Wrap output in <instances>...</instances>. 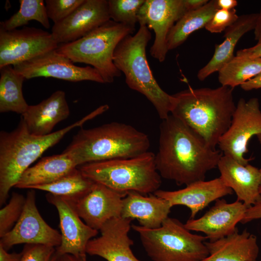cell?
I'll return each mask as SVG.
<instances>
[{
    "mask_svg": "<svg viewBox=\"0 0 261 261\" xmlns=\"http://www.w3.org/2000/svg\"><path fill=\"white\" fill-rule=\"evenodd\" d=\"M159 144L155 155L157 170L161 178L178 186L204 180L207 172L218 167L223 155L171 114L160 124Z\"/></svg>",
    "mask_w": 261,
    "mask_h": 261,
    "instance_id": "cell-1",
    "label": "cell"
},
{
    "mask_svg": "<svg viewBox=\"0 0 261 261\" xmlns=\"http://www.w3.org/2000/svg\"><path fill=\"white\" fill-rule=\"evenodd\" d=\"M171 114L200 135L216 149L221 136L229 128L236 109L233 88L191 87L172 95Z\"/></svg>",
    "mask_w": 261,
    "mask_h": 261,
    "instance_id": "cell-2",
    "label": "cell"
},
{
    "mask_svg": "<svg viewBox=\"0 0 261 261\" xmlns=\"http://www.w3.org/2000/svg\"><path fill=\"white\" fill-rule=\"evenodd\" d=\"M148 136L133 126L113 122L93 128L80 129L63 152L77 166L137 156L148 151Z\"/></svg>",
    "mask_w": 261,
    "mask_h": 261,
    "instance_id": "cell-3",
    "label": "cell"
},
{
    "mask_svg": "<svg viewBox=\"0 0 261 261\" xmlns=\"http://www.w3.org/2000/svg\"><path fill=\"white\" fill-rule=\"evenodd\" d=\"M99 115L95 110L80 120L46 135L30 133L22 117L14 130L0 132V205L23 173L47 149L57 144L72 129Z\"/></svg>",
    "mask_w": 261,
    "mask_h": 261,
    "instance_id": "cell-4",
    "label": "cell"
},
{
    "mask_svg": "<svg viewBox=\"0 0 261 261\" xmlns=\"http://www.w3.org/2000/svg\"><path fill=\"white\" fill-rule=\"evenodd\" d=\"M151 39L149 29L140 25L135 34L125 37L118 44L114 53L113 61L125 75L128 86L144 95L163 120L171 114L173 96L159 86L149 65L146 47Z\"/></svg>",
    "mask_w": 261,
    "mask_h": 261,
    "instance_id": "cell-5",
    "label": "cell"
},
{
    "mask_svg": "<svg viewBox=\"0 0 261 261\" xmlns=\"http://www.w3.org/2000/svg\"><path fill=\"white\" fill-rule=\"evenodd\" d=\"M78 168L94 182L124 193H154L161 183L155 154L149 151L132 158L88 163Z\"/></svg>",
    "mask_w": 261,
    "mask_h": 261,
    "instance_id": "cell-6",
    "label": "cell"
},
{
    "mask_svg": "<svg viewBox=\"0 0 261 261\" xmlns=\"http://www.w3.org/2000/svg\"><path fill=\"white\" fill-rule=\"evenodd\" d=\"M134 31L135 28L110 20L74 42L59 44L56 50L73 63L92 66L104 83H111L121 74L113 61L115 50L123 38Z\"/></svg>",
    "mask_w": 261,
    "mask_h": 261,
    "instance_id": "cell-7",
    "label": "cell"
},
{
    "mask_svg": "<svg viewBox=\"0 0 261 261\" xmlns=\"http://www.w3.org/2000/svg\"><path fill=\"white\" fill-rule=\"evenodd\" d=\"M131 228L153 261H201L208 255L206 236L191 233L176 218L168 217L156 229Z\"/></svg>",
    "mask_w": 261,
    "mask_h": 261,
    "instance_id": "cell-8",
    "label": "cell"
},
{
    "mask_svg": "<svg viewBox=\"0 0 261 261\" xmlns=\"http://www.w3.org/2000/svg\"><path fill=\"white\" fill-rule=\"evenodd\" d=\"M261 134V110L259 99L252 98L246 101L239 100L231 125L220 138L218 146L223 155L230 156L246 165L253 159H246L248 143L254 135Z\"/></svg>",
    "mask_w": 261,
    "mask_h": 261,
    "instance_id": "cell-9",
    "label": "cell"
},
{
    "mask_svg": "<svg viewBox=\"0 0 261 261\" xmlns=\"http://www.w3.org/2000/svg\"><path fill=\"white\" fill-rule=\"evenodd\" d=\"M58 45L51 33L41 29L24 26L22 29H0V68L55 50Z\"/></svg>",
    "mask_w": 261,
    "mask_h": 261,
    "instance_id": "cell-10",
    "label": "cell"
},
{
    "mask_svg": "<svg viewBox=\"0 0 261 261\" xmlns=\"http://www.w3.org/2000/svg\"><path fill=\"white\" fill-rule=\"evenodd\" d=\"M188 11L184 0H145L138 14V22L152 29L155 40L150 53L161 62L169 51L167 39L174 26Z\"/></svg>",
    "mask_w": 261,
    "mask_h": 261,
    "instance_id": "cell-11",
    "label": "cell"
},
{
    "mask_svg": "<svg viewBox=\"0 0 261 261\" xmlns=\"http://www.w3.org/2000/svg\"><path fill=\"white\" fill-rule=\"evenodd\" d=\"M13 66L26 79L44 77L71 82L91 81L104 83L100 73L93 67L77 66L56 49Z\"/></svg>",
    "mask_w": 261,
    "mask_h": 261,
    "instance_id": "cell-12",
    "label": "cell"
},
{
    "mask_svg": "<svg viewBox=\"0 0 261 261\" xmlns=\"http://www.w3.org/2000/svg\"><path fill=\"white\" fill-rule=\"evenodd\" d=\"M35 192L27 193L22 214L14 228L0 238V245L8 250L21 244H41L54 247L61 242V235L43 218L36 205Z\"/></svg>",
    "mask_w": 261,
    "mask_h": 261,
    "instance_id": "cell-13",
    "label": "cell"
},
{
    "mask_svg": "<svg viewBox=\"0 0 261 261\" xmlns=\"http://www.w3.org/2000/svg\"><path fill=\"white\" fill-rule=\"evenodd\" d=\"M45 197L47 202L57 208L59 219L61 242L56 248L55 253L58 256L86 255L87 244L98 234V231L82 220L73 199L49 193Z\"/></svg>",
    "mask_w": 261,
    "mask_h": 261,
    "instance_id": "cell-14",
    "label": "cell"
},
{
    "mask_svg": "<svg viewBox=\"0 0 261 261\" xmlns=\"http://www.w3.org/2000/svg\"><path fill=\"white\" fill-rule=\"evenodd\" d=\"M110 20L108 0H85L66 18L54 24L51 33L58 44L72 43Z\"/></svg>",
    "mask_w": 261,
    "mask_h": 261,
    "instance_id": "cell-15",
    "label": "cell"
},
{
    "mask_svg": "<svg viewBox=\"0 0 261 261\" xmlns=\"http://www.w3.org/2000/svg\"><path fill=\"white\" fill-rule=\"evenodd\" d=\"M132 220L120 217L108 221L100 229V236L89 241L86 253L107 261H140L131 249L133 242L129 232Z\"/></svg>",
    "mask_w": 261,
    "mask_h": 261,
    "instance_id": "cell-16",
    "label": "cell"
},
{
    "mask_svg": "<svg viewBox=\"0 0 261 261\" xmlns=\"http://www.w3.org/2000/svg\"><path fill=\"white\" fill-rule=\"evenodd\" d=\"M247 208L237 200L229 203L219 199L203 216L197 219L190 218L184 225L189 231L203 232L209 241H214L234 232Z\"/></svg>",
    "mask_w": 261,
    "mask_h": 261,
    "instance_id": "cell-17",
    "label": "cell"
},
{
    "mask_svg": "<svg viewBox=\"0 0 261 261\" xmlns=\"http://www.w3.org/2000/svg\"><path fill=\"white\" fill-rule=\"evenodd\" d=\"M126 194L95 182L88 193L73 200L82 219L90 227L99 231L109 220L121 217L123 199Z\"/></svg>",
    "mask_w": 261,
    "mask_h": 261,
    "instance_id": "cell-18",
    "label": "cell"
},
{
    "mask_svg": "<svg viewBox=\"0 0 261 261\" xmlns=\"http://www.w3.org/2000/svg\"><path fill=\"white\" fill-rule=\"evenodd\" d=\"M233 192L219 177L208 181H196L177 190L159 189L154 194L168 201L172 206L178 205L187 206L190 210V218H194L209 203L232 194Z\"/></svg>",
    "mask_w": 261,
    "mask_h": 261,
    "instance_id": "cell-19",
    "label": "cell"
},
{
    "mask_svg": "<svg viewBox=\"0 0 261 261\" xmlns=\"http://www.w3.org/2000/svg\"><path fill=\"white\" fill-rule=\"evenodd\" d=\"M220 177L234 191L237 200L247 207L261 201L260 169L249 163L243 165L232 157L223 155L218 167Z\"/></svg>",
    "mask_w": 261,
    "mask_h": 261,
    "instance_id": "cell-20",
    "label": "cell"
},
{
    "mask_svg": "<svg viewBox=\"0 0 261 261\" xmlns=\"http://www.w3.org/2000/svg\"><path fill=\"white\" fill-rule=\"evenodd\" d=\"M69 115L65 93L57 90L39 103L29 105L21 117L30 133L46 135L52 133L55 126Z\"/></svg>",
    "mask_w": 261,
    "mask_h": 261,
    "instance_id": "cell-21",
    "label": "cell"
},
{
    "mask_svg": "<svg viewBox=\"0 0 261 261\" xmlns=\"http://www.w3.org/2000/svg\"><path fill=\"white\" fill-rule=\"evenodd\" d=\"M172 207L168 201L155 194L145 196L130 191L123 199L121 217L136 219L139 225L146 228L156 229L169 217Z\"/></svg>",
    "mask_w": 261,
    "mask_h": 261,
    "instance_id": "cell-22",
    "label": "cell"
},
{
    "mask_svg": "<svg viewBox=\"0 0 261 261\" xmlns=\"http://www.w3.org/2000/svg\"><path fill=\"white\" fill-rule=\"evenodd\" d=\"M205 244L208 255L201 261H254L259 253L257 237L246 229Z\"/></svg>",
    "mask_w": 261,
    "mask_h": 261,
    "instance_id": "cell-23",
    "label": "cell"
},
{
    "mask_svg": "<svg viewBox=\"0 0 261 261\" xmlns=\"http://www.w3.org/2000/svg\"><path fill=\"white\" fill-rule=\"evenodd\" d=\"M258 15V13L242 14L225 30L224 41L215 45L211 59L199 71L197 76L199 80L203 81L212 73L218 72L234 57L237 43L245 34L254 29Z\"/></svg>",
    "mask_w": 261,
    "mask_h": 261,
    "instance_id": "cell-24",
    "label": "cell"
},
{
    "mask_svg": "<svg viewBox=\"0 0 261 261\" xmlns=\"http://www.w3.org/2000/svg\"><path fill=\"white\" fill-rule=\"evenodd\" d=\"M73 159L67 153L42 158L22 174L14 187L31 189L37 186L52 183L77 167Z\"/></svg>",
    "mask_w": 261,
    "mask_h": 261,
    "instance_id": "cell-25",
    "label": "cell"
},
{
    "mask_svg": "<svg viewBox=\"0 0 261 261\" xmlns=\"http://www.w3.org/2000/svg\"><path fill=\"white\" fill-rule=\"evenodd\" d=\"M218 9L216 0H211L197 10L186 12L168 34L167 39L168 50L179 47L193 32L205 28Z\"/></svg>",
    "mask_w": 261,
    "mask_h": 261,
    "instance_id": "cell-26",
    "label": "cell"
},
{
    "mask_svg": "<svg viewBox=\"0 0 261 261\" xmlns=\"http://www.w3.org/2000/svg\"><path fill=\"white\" fill-rule=\"evenodd\" d=\"M0 70V112H13L22 115L29 106L22 92V85L26 79L12 65Z\"/></svg>",
    "mask_w": 261,
    "mask_h": 261,
    "instance_id": "cell-27",
    "label": "cell"
},
{
    "mask_svg": "<svg viewBox=\"0 0 261 261\" xmlns=\"http://www.w3.org/2000/svg\"><path fill=\"white\" fill-rule=\"evenodd\" d=\"M94 183V181L85 176L79 168H76L52 183L35 186L31 189L42 190L77 200L88 193Z\"/></svg>",
    "mask_w": 261,
    "mask_h": 261,
    "instance_id": "cell-28",
    "label": "cell"
},
{
    "mask_svg": "<svg viewBox=\"0 0 261 261\" xmlns=\"http://www.w3.org/2000/svg\"><path fill=\"white\" fill-rule=\"evenodd\" d=\"M218 72V79L221 85L233 89L261 72V58L235 56Z\"/></svg>",
    "mask_w": 261,
    "mask_h": 261,
    "instance_id": "cell-29",
    "label": "cell"
},
{
    "mask_svg": "<svg viewBox=\"0 0 261 261\" xmlns=\"http://www.w3.org/2000/svg\"><path fill=\"white\" fill-rule=\"evenodd\" d=\"M19 10L8 19L0 22V29L11 30L28 25L31 20L39 22L46 29L50 27L43 0H20Z\"/></svg>",
    "mask_w": 261,
    "mask_h": 261,
    "instance_id": "cell-30",
    "label": "cell"
},
{
    "mask_svg": "<svg viewBox=\"0 0 261 261\" xmlns=\"http://www.w3.org/2000/svg\"><path fill=\"white\" fill-rule=\"evenodd\" d=\"M145 0H108V9L112 20L135 28L138 14Z\"/></svg>",
    "mask_w": 261,
    "mask_h": 261,
    "instance_id": "cell-31",
    "label": "cell"
},
{
    "mask_svg": "<svg viewBox=\"0 0 261 261\" xmlns=\"http://www.w3.org/2000/svg\"><path fill=\"white\" fill-rule=\"evenodd\" d=\"M26 197L12 193L8 202L0 210V238L9 232L20 218L25 206Z\"/></svg>",
    "mask_w": 261,
    "mask_h": 261,
    "instance_id": "cell-32",
    "label": "cell"
},
{
    "mask_svg": "<svg viewBox=\"0 0 261 261\" xmlns=\"http://www.w3.org/2000/svg\"><path fill=\"white\" fill-rule=\"evenodd\" d=\"M85 0H46L47 16L54 24L63 20L81 5Z\"/></svg>",
    "mask_w": 261,
    "mask_h": 261,
    "instance_id": "cell-33",
    "label": "cell"
},
{
    "mask_svg": "<svg viewBox=\"0 0 261 261\" xmlns=\"http://www.w3.org/2000/svg\"><path fill=\"white\" fill-rule=\"evenodd\" d=\"M238 17L235 9H218L205 28L211 33H220L232 25Z\"/></svg>",
    "mask_w": 261,
    "mask_h": 261,
    "instance_id": "cell-34",
    "label": "cell"
},
{
    "mask_svg": "<svg viewBox=\"0 0 261 261\" xmlns=\"http://www.w3.org/2000/svg\"><path fill=\"white\" fill-rule=\"evenodd\" d=\"M56 251L54 246L41 244H25L20 261H50Z\"/></svg>",
    "mask_w": 261,
    "mask_h": 261,
    "instance_id": "cell-35",
    "label": "cell"
},
{
    "mask_svg": "<svg viewBox=\"0 0 261 261\" xmlns=\"http://www.w3.org/2000/svg\"><path fill=\"white\" fill-rule=\"evenodd\" d=\"M235 56L248 58H261V41L251 47L238 50Z\"/></svg>",
    "mask_w": 261,
    "mask_h": 261,
    "instance_id": "cell-36",
    "label": "cell"
},
{
    "mask_svg": "<svg viewBox=\"0 0 261 261\" xmlns=\"http://www.w3.org/2000/svg\"><path fill=\"white\" fill-rule=\"evenodd\" d=\"M257 219H261V201L247 208L241 223L245 224Z\"/></svg>",
    "mask_w": 261,
    "mask_h": 261,
    "instance_id": "cell-37",
    "label": "cell"
},
{
    "mask_svg": "<svg viewBox=\"0 0 261 261\" xmlns=\"http://www.w3.org/2000/svg\"><path fill=\"white\" fill-rule=\"evenodd\" d=\"M22 257V252L9 253L0 245V261H20Z\"/></svg>",
    "mask_w": 261,
    "mask_h": 261,
    "instance_id": "cell-38",
    "label": "cell"
},
{
    "mask_svg": "<svg viewBox=\"0 0 261 261\" xmlns=\"http://www.w3.org/2000/svg\"><path fill=\"white\" fill-rule=\"evenodd\" d=\"M242 89L249 91L261 88V72L240 86Z\"/></svg>",
    "mask_w": 261,
    "mask_h": 261,
    "instance_id": "cell-39",
    "label": "cell"
},
{
    "mask_svg": "<svg viewBox=\"0 0 261 261\" xmlns=\"http://www.w3.org/2000/svg\"><path fill=\"white\" fill-rule=\"evenodd\" d=\"M185 7L188 11L197 10L205 4L208 0H184Z\"/></svg>",
    "mask_w": 261,
    "mask_h": 261,
    "instance_id": "cell-40",
    "label": "cell"
},
{
    "mask_svg": "<svg viewBox=\"0 0 261 261\" xmlns=\"http://www.w3.org/2000/svg\"><path fill=\"white\" fill-rule=\"evenodd\" d=\"M218 9L232 10L238 5L236 0H216Z\"/></svg>",
    "mask_w": 261,
    "mask_h": 261,
    "instance_id": "cell-41",
    "label": "cell"
},
{
    "mask_svg": "<svg viewBox=\"0 0 261 261\" xmlns=\"http://www.w3.org/2000/svg\"><path fill=\"white\" fill-rule=\"evenodd\" d=\"M57 255V254H56ZM57 261H87L86 255L74 256L72 254L57 255Z\"/></svg>",
    "mask_w": 261,
    "mask_h": 261,
    "instance_id": "cell-42",
    "label": "cell"
},
{
    "mask_svg": "<svg viewBox=\"0 0 261 261\" xmlns=\"http://www.w3.org/2000/svg\"><path fill=\"white\" fill-rule=\"evenodd\" d=\"M254 33L255 39L258 41V42L261 41V9L258 13Z\"/></svg>",
    "mask_w": 261,
    "mask_h": 261,
    "instance_id": "cell-43",
    "label": "cell"
},
{
    "mask_svg": "<svg viewBox=\"0 0 261 261\" xmlns=\"http://www.w3.org/2000/svg\"><path fill=\"white\" fill-rule=\"evenodd\" d=\"M257 138L258 139V140H259V142L261 144V134H260L257 135ZM260 170L261 171V168H260ZM260 193L261 194V186H260Z\"/></svg>",
    "mask_w": 261,
    "mask_h": 261,
    "instance_id": "cell-44",
    "label": "cell"
},
{
    "mask_svg": "<svg viewBox=\"0 0 261 261\" xmlns=\"http://www.w3.org/2000/svg\"><path fill=\"white\" fill-rule=\"evenodd\" d=\"M50 261H57V255L54 253Z\"/></svg>",
    "mask_w": 261,
    "mask_h": 261,
    "instance_id": "cell-45",
    "label": "cell"
},
{
    "mask_svg": "<svg viewBox=\"0 0 261 261\" xmlns=\"http://www.w3.org/2000/svg\"></svg>",
    "mask_w": 261,
    "mask_h": 261,
    "instance_id": "cell-46",
    "label": "cell"
}]
</instances>
